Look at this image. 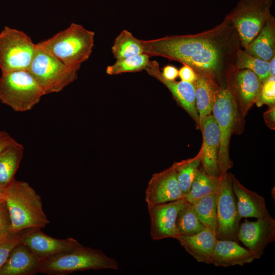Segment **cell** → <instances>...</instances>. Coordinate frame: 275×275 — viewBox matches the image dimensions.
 <instances>
[{"mask_svg":"<svg viewBox=\"0 0 275 275\" xmlns=\"http://www.w3.org/2000/svg\"><path fill=\"white\" fill-rule=\"evenodd\" d=\"M144 53L179 62L213 81L234 69L235 56L242 48L238 34L225 18L214 28L195 34L141 40Z\"/></svg>","mask_w":275,"mask_h":275,"instance_id":"obj_1","label":"cell"},{"mask_svg":"<svg viewBox=\"0 0 275 275\" xmlns=\"http://www.w3.org/2000/svg\"><path fill=\"white\" fill-rule=\"evenodd\" d=\"M2 193L11 219V233L41 229L50 223L41 197L26 182L14 179Z\"/></svg>","mask_w":275,"mask_h":275,"instance_id":"obj_2","label":"cell"},{"mask_svg":"<svg viewBox=\"0 0 275 275\" xmlns=\"http://www.w3.org/2000/svg\"><path fill=\"white\" fill-rule=\"evenodd\" d=\"M95 33L82 25L71 23L66 29L38 43L65 64L80 67L90 58L94 46Z\"/></svg>","mask_w":275,"mask_h":275,"instance_id":"obj_3","label":"cell"},{"mask_svg":"<svg viewBox=\"0 0 275 275\" xmlns=\"http://www.w3.org/2000/svg\"><path fill=\"white\" fill-rule=\"evenodd\" d=\"M116 260L98 249L82 245L52 257L40 259L38 273L67 275L76 271L109 269L118 270Z\"/></svg>","mask_w":275,"mask_h":275,"instance_id":"obj_4","label":"cell"},{"mask_svg":"<svg viewBox=\"0 0 275 275\" xmlns=\"http://www.w3.org/2000/svg\"><path fill=\"white\" fill-rule=\"evenodd\" d=\"M45 93L28 71L3 73L0 77V101L16 112L32 109Z\"/></svg>","mask_w":275,"mask_h":275,"instance_id":"obj_5","label":"cell"},{"mask_svg":"<svg viewBox=\"0 0 275 275\" xmlns=\"http://www.w3.org/2000/svg\"><path fill=\"white\" fill-rule=\"evenodd\" d=\"M79 69L65 64L37 45L28 71L46 95L59 92L73 82Z\"/></svg>","mask_w":275,"mask_h":275,"instance_id":"obj_6","label":"cell"},{"mask_svg":"<svg viewBox=\"0 0 275 275\" xmlns=\"http://www.w3.org/2000/svg\"><path fill=\"white\" fill-rule=\"evenodd\" d=\"M273 0H239L225 18L235 29L242 48L258 35L272 16Z\"/></svg>","mask_w":275,"mask_h":275,"instance_id":"obj_7","label":"cell"},{"mask_svg":"<svg viewBox=\"0 0 275 275\" xmlns=\"http://www.w3.org/2000/svg\"><path fill=\"white\" fill-rule=\"evenodd\" d=\"M220 133V146L218 156L219 177L227 174L233 167L229 156L231 136L237 121V105L230 88H220L216 92L212 109Z\"/></svg>","mask_w":275,"mask_h":275,"instance_id":"obj_8","label":"cell"},{"mask_svg":"<svg viewBox=\"0 0 275 275\" xmlns=\"http://www.w3.org/2000/svg\"><path fill=\"white\" fill-rule=\"evenodd\" d=\"M37 45L23 32L5 26L0 32V69L2 73L28 71Z\"/></svg>","mask_w":275,"mask_h":275,"instance_id":"obj_9","label":"cell"},{"mask_svg":"<svg viewBox=\"0 0 275 275\" xmlns=\"http://www.w3.org/2000/svg\"><path fill=\"white\" fill-rule=\"evenodd\" d=\"M219 178L220 183L216 193V238L238 242V232L241 218L232 190L231 173H227Z\"/></svg>","mask_w":275,"mask_h":275,"instance_id":"obj_10","label":"cell"},{"mask_svg":"<svg viewBox=\"0 0 275 275\" xmlns=\"http://www.w3.org/2000/svg\"><path fill=\"white\" fill-rule=\"evenodd\" d=\"M238 239L259 259L266 246L275 240V219L270 214L240 225Z\"/></svg>","mask_w":275,"mask_h":275,"instance_id":"obj_11","label":"cell"},{"mask_svg":"<svg viewBox=\"0 0 275 275\" xmlns=\"http://www.w3.org/2000/svg\"><path fill=\"white\" fill-rule=\"evenodd\" d=\"M187 201L185 198L165 203L148 206L150 218V235L154 240L176 238V221L178 213Z\"/></svg>","mask_w":275,"mask_h":275,"instance_id":"obj_12","label":"cell"},{"mask_svg":"<svg viewBox=\"0 0 275 275\" xmlns=\"http://www.w3.org/2000/svg\"><path fill=\"white\" fill-rule=\"evenodd\" d=\"M145 197L147 206L184 198L174 163L167 169L152 175L148 183Z\"/></svg>","mask_w":275,"mask_h":275,"instance_id":"obj_13","label":"cell"},{"mask_svg":"<svg viewBox=\"0 0 275 275\" xmlns=\"http://www.w3.org/2000/svg\"><path fill=\"white\" fill-rule=\"evenodd\" d=\"M21 243L40 259L57 255L82 245L72 237L53 238L44 233L39 228L25 230Z\"/></svg>","mask_w":275,"mask_h":275,"instance_id":"obj_14","label":"cell"},{"mask_svg":"<svg viewBox=\"0 0 275 275\" xmlns=\"http://www.w3.org/2000/svg\"><path fill=\"white\" fill-rule=\"evenodd\" d=\"M199 127L203 135V145L200 151L201 164L204 171L214 177H219L218 156L220 146V133L212 114L200 121Z\"/></svg>","mask_w":275,"mask_h":275,"instance_id":"obj_15","label":"cell"},{"mask_svg":"<svg viewBox=\"0 0 275 275\" xmlns=\"http://www.w3.org/2000/svg\"><path fill=\"white\" fill-rule=\"evenodd\" d=\"M145 70L149 75L161 82L169 90L175 100L199 126V116L196 107L194 84L182 80L177 81L164 78L156 61L150 60Z\"/></svg>","mask_w":275,"mask_h":275,"instance_id":"obj_16","label":"cell"},{"mask_svg":"<svg viewBox=\"0 0 275 275\" xmlns=\"http://www.w3.org/2000/svg\"><path fill=\"white\" fill-rule=\"evenodd\" d=\"M184 250L198 262L211 264L217 241L215 231L205 228L191 235L178 236L176 238Z\"/></svg>","mask_w":275,"mask_h":275,"instance_id":"obj_17","label":"cell"},{"mask_svg":"<svg viewBox=\"0 0 275 275\" xmlns=\"http://www.w3.org/2000/svg\"><path fill=\"white\" fill-rule=\"evenodd\" d=\"M231 180L232 190L241 218H259L269 214L263 197L246 188L232 174Z\"/></svg>","mask_w":275,"mask_h":275,"instance_id":"obj_18","label":"cell"},{"mask_svg":"<svg viewBox=\"0 0 275 275\" xmlns=\"http://www.w3.org/2000/svg\"><path fill=\"white\" fill-rule=\"evenodd\" d=\"M40 259L20 242L11 251L0 275H34L38 273Z\"/></svg>","mask_w":275,"mask_h":275,"instance_id":"obj_19","label":"cell"},{"mask_svg":"<svg viewBox=\"0 0 275 275\" xmlns=\"http://www.w3.org/2000/svg\"><path fill=\"white\" fill-rule=\"evenodd\" d=\"M255 259H257L255 255L248 249L241 246L237 241L217 239L211 264L218 267L242 266Z\"/></svg>","mask_w":275,"mask_h":275,"instance_id":"obj_20","label":"cell"},{"mask_svg":"<svg viewBox=\"0 0 275 275\" xmlns=\"http://www.w3.org/2000/svg\"><path fill=\"white\" fill-rule=\"evenodd\" d=\"M234 85L243 112H246L259 98L262 81L249 69L237 70Z\"/></svg>","mask_w":275,"mask_h":275,"instance_id":"obj_21","label":"cell"},{"mask_svg":"<svg viewBox=\"0 0 275 275\" xmlns=\"http://www.w3.org/2000/svg\"><path fill=\"white\" fill-rule=\"evenodd\" d=\"M244 50L266 61L275 56V19L272 15L258 35L244 48Z\"/></svg>","mask_w":275,"mask_h":275,"instance_id":"obj_22","label":"cell"},{"mask_svg":"<svg viewBox=\"0 0 275 275\" xmlns=\"http://www.w3.org/2000/svg\"><path fill=\"white\" fill-rule=\"evenodd\" d=\"M23 151L22 145L15 141L0 154V192L2 194L15 179Z\"/></svg>","mask_w":275,"mask_h":275,"instance_id":"obj_23","label":"cell"},{"mask_svg":"<svg viewBox=\"0 0 275 275\" xmlns=\"http://www.w3.org/2000/svg\"><path fill=\"white\" fill-rule=\"evenodd\" d=\"M195 87L196 107L199 120L211 114L216 92V84L207 77L197 74Z\"/></svg>","mask_w":275,"mask_h":275,"instance_id":"obj_24","label":"cell"},{"mask_svg":"<svg viewBox=\"0 0 275 275\" xmlns=\"http://www.w3.org/2000/svg\"><path fill=\"white\" fill-rule=\"evenodd\" d=\"M219 183V177L209 175L200 166L190 190L184 198L188 203L193 204L204 196L216 193Z\"/></svg>","mask_w":275,"mask_h":275,"instance_id":"obj_25","label":"cell"},{"mask_svg":"<svg viewBox=\"0 0 275 275\" xmlns=\"http://www.w3.org/2000/svg\"><path fill=\"white\" fill-rule=\"evenodd\" d=\"M112 52L116 59H120L144 53L141 40L129 31L124 30L115 39Z\"/></svg>","mask_w":275,"mask_h":275,"instance_id":"obj_26","label":"cell"},{"mask_svg":"<svg viewBox=\"0 0 275 275\" xmlns=\"http://www.w3.org/2000/svg\"><path fill=\"white\" fill-rule=\"evenodd\" d=\"M191 204L200 222L205 228H210L215 232L217 228L216 193L204 196Z\"/></svg>","mask_w":275,"mask_h":275,"instance_id":"obj_27","label":"cell"},{"mask_svg":"<svg viewBox=\"0 0 275 275\" xmlns=\"http://www.w3.org/2000/svg\"><path fill=\"white\" fill-rule=\"evenodd\" d=\"M176 228L177 236L193 235L205 228L199 221L193 205L188 202L181 208L178 213Z\"/></svg>","mask_w":275,"mask_h":275,"instance_id":"obj_28","label":"cell"},{"mask_svg":"<svg viewBox=\"0 0 275 275\" xmlns=\"http://www.w3.org/2000/svg\"><path fill=\"white\" fill-rule=\"evenodd\" d=\"M177 178L184 198L189 192L194 179L201 164L199 153L195 157L174 163Z\"/></svg>","mask_w":275,"mask_h":275,"instance_id":"obj_29","label":"cell"},{"mask_svg":"<svg viewBox=\"0 0 275 275\" xmlns=\"http://www.w3.org/2000/svg\"><path fill=\"white\" fill-rule=\"evenodd\" d=\"M150 60V57L145 53L118 59L112 65L107 66L106 73L110 75H115L140 72L145 70Z\"/></svg>","mask_w":275,"mask_h":275,"instance_id":"obj_30","label":"cell"},{"mask_svg":"<svg viewBox=\"0 0 275 275\" xmlns=\"http://www.w3.org/2000/svg\"><path fill=\"white\" fill-rule=\"evenodd\" d=\"M235 67L236 70L249 69L252 71L262 82L269 76V61L252 56L242 48L236 52Z\"/></svg>","mask_w":275,"mask_h":275,"instance_id":"obj_31","label":"cell"},{"mask_svg":"<svg viewBox=\"0 0 275 275\" xmlns=\"http://www.w3.org/2000/svg\"><path fill=\"white\" fill-rule=\"evenodd\" d=\"M25 230L16 233H9L0 238V268L7 260L12 249L21 242Z\"/></svg>","mask_w":275,"mask_h":275,"instance_id":"obj_32","label":"cell"},{"mask_svg":"<svg viewBox=\"0 0 275 275\" xmlns=\"http://www.w3.org/2000/svg\"><path fill=\"white\" fill-rule=\"evenodd\" d=\"M275 102V76H269L263 81L258 105H274Z\"/></svg>","mask_w":275,"mask_h":275,"instance_id":"obj_33","label":"cell"},{"mask_svg":"<svg viewBox=\"0 0 275 275\" xmlns=\"http://www.w3.org/2000/svg\"><path fill=\"white\" fill-rule=\"evenodd\" d=\"M11 222L6 203L0 199V238L10 232Z\"/></svg>","mask_w":275,"mask_h":275,"instance_id":"obj_34","label":"cell"},{"mask_svg":"<svg viewBox=\"0 0 275 275\" xmlns=\"http://www.w3.org/2000/svg\"><path fill=\"white\" fill-rule=\"evenodd\" d=\"M183 65L179 70L178 76L181 80L194 84L197 79V73L189 66Z\"/></svg>","mask_w":275,"mask_h":275,"instance_id":"obj_35","label":"cell"},{"mask_svg":"<svg viewBox=\"0 0 275 275\" xmlns=\"http://www.w3.org/2000/svg\"><path fill=\"white\" fill-rule=\"evenodd\" d=\"M161 73L164 78L169 80H175L178 76L179 70L175 66L169 65L163 68Z\"/></svg>","mask_w":275,"mask_h":275,"instance_id":"obj_36","label":"cell"},{"mask_svg":"<svg viewBox=\"0 0 275 275\" xmlns=\"http://www.w3.org/2000/svg\"><path fill=\"white\" fill-rule=\"evenodd\" d=\"M15 141L8 133L0 130V154Z\"/></svg>","mask_w":275,"mask_h":275,"instance_id":"obj_37","label":"cell"},{"mask_svg":"<svg viewBox=\"0 0 275 275\" xmlns=\"http://www.w3.org/2000/svg\"><path fill=\"white\" fill-rule=\"evenodd\" d=\"M265 117H268V119H267L266 121L269 122V124H271L273 125V122L274 123V107H272L271 109L268 111L267 113H266Z\"/></svg>","mask_w":275,"mask_h":275,"instance_id":"obj_38","label":"cell"},{"mask_svg":"<svg viewBox=\"0 0 275 275\" xmlns=\"http://www.w3.org/2000/svg\"><path fill=\"white\" fill-rule=\"evenodd\" d=\"M275 56L269 61V73L270 76H275Z\"/></svg>","mask_w":275,"mask_h":275,"instance_id":"obj_39","label":"cell"},{"mask_svg":"<svg viewBox=\"0 0 275 275\" xmlns=\"http://www.w3.org/2000/svg\"><path fill=\"white\" fill-rule=\"evenodd\" d=\"M3 199V197L2 194H0V199Z\"/></svg>","mask_w":275,"mask_h":275,"instance_id":"obj_40","label":"cell"},{"mask_svg":"<svg viewBox=\"0 0 275 275\" xmlns=\"http://www.w3.org/2000/svg\"><path fill=\"white\" fill-rule=\"evenodd\" d=\"M0 194H2V195H3V194H2V193H1V192H0Z\"/></svg>","mask_w":275,"mask_h":275,"instance_id":"obj_41","label":"cell"}]
</instances>
